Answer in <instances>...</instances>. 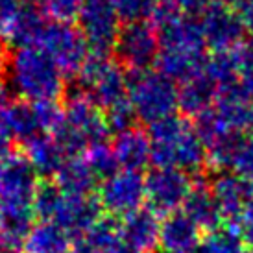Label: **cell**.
<instances>
[{
	"label": "cell",
	"mask_w": 253,
	"mask_h": 253,
	"mask_svg": "<svg viewBox=\"0 0 253 253\" xmlns=\"http://www.w3.org/2000/svg\"><path fill=\"white\" fill-rule=\"evenodd\" d=\"M36 220L61 227L74 242L82 240L104 216L96 194L74 196L59 190L54 181H41L34 198Z\"/></svg>",
	"instance_id": "cell-1"
},
{
	"label": "cell",
	"mask_w": 253,
	"mask_h": 253,
	"mask_svg": "<svg viewBox=\"0 0 253 253\" xmlns=\"http://www.w3.org/2000/svg\"><path fill=\"white\" fill-rule=\"evenodd\" d=\"M96 200L104 214L115 220L139 211L146 202L144 174L135 170H117L104 181H100L96 189Z\"/></svg>",
	"instance_id": "cell-2"
},
{
	"label": "cell",
	"mask_w": 253,
	"mask_h": 253,
	"mask_svg": "<svg viewBox=\"0 0 253 253\" xmlns=\"http://www.w3.org/2000/svg\"><path fill=\"white\" fill-rule=\"evenodd\" d=\"M194 179L177 169H154L144 176V207L165 218L181 211L185 200L192 190Z\"/></svg>",
	"instance_id": "cell-3"
},
{
	"label": "cell",
	"mask_w": 253,
	"mask_h": 253,
	"mask_svg": "<svg viewBox=\"0 0 253 253\" xmlns=\"http://www.w3.org/2000/svg\"><path fill=\"white\" fill-rule=\"evenodd\" d=\"M204 233L181 211L161 218L157 252L159 253H204Z\"/></svg>",
	"instance_id": "cell-4"
},
{
	"label": "cell",
	"mask_w": 253,
	"mask_h": 253,
	"mask_svg": "<svg viewBox=\"0 0 253 253\" xmlns=\"http://www.w3.org/2000/svg\"><path fill=\"white\" fill-rule=\"evenodd\" d=\"M119 237L129 250L135 253H155L161 218L142 207L139 211L117 220Z\"/></svg>",
	"instance_id": "cell-5"
},
{
	"label": "cell",
	"mask_w": 253,
	"mask_h": 253,
	"mask_svg": "<svg viewBox=\"0 0 253 253\" xmlns=\"http://www.w3.org/2000/svg\"><path fill=\"white\" fill-rule=\"evenodd\" d=\"M209 187L218 211L224 218V224H239L242 212L246 211L248 204L253 200L244 181L235 174H220Z\"/></svg>",
	"instance_id": "cell-6"
},
{
	"label": "cell",
	"mask_w": 253,
	"mask_h": 253,
	"mask_svg": "<svg viewBox=\"0 0 253 253\" xmlns=\"http://www.w3.org/2000/svg\"><path fill=\"white\" fill-rule=\"evenodd\" d=\"M181 212L204 235L209 231H214L220 225H224V218L218 211L211 187L207 183L200 181V179H194L192 190L189 192V196L183 204Z\"/></svg>",
	"instance_id": "cell-7"
},
{
	"label": "cell",
	"mask_w": 253,
	"mask_h": 253,
	"mask_svg": "<svg viewBox=\"0 0 253 253\" xmlns=\"http://www.w3.org/2000/svg\"><path fill=\"white\" fill-rule=\"evenodd\" d=\"M71 253H135L120 240L117 220L109 216L100 218V222L82 240H78Z\"/></svg>",
	"instance_id": "cell-8"
},
{
	"label": "cell",
	"mask_w": 253,
	"mask_h": 253,
	"mask_svg": "<svg viewBox=\"0 0 253 253\" xmlns=\"http://www.w3.org/2000/svg\"><path fill=\"white\" fill-rule=\"evenodd\" d=\"M74 244L76 242L61 227L37 220L24 240L22 253H71Z\"/></svg>",
	"instance_id": "cell-9"
},
{
	"label": "cell",
	"mask_w": 253,
	"mask_h": 253,
	"mask_svg": "<svg viewBox=\"0 0 253 253\" xmlns=\"http://www.w3.org/2000/svg\"><path fill=\"white\" fill-rule=\"evenodd\" d=\"M54 183L65 194L74 196H94L100 185L85 159H67L54 177Z\"/></svg>",
	"instance_id": "cell-10"
},
{
	"label": "cell",
	"mask_w": 253,
	"mask_h": 253,
	"mask_svg": "<svg viewBox=\"0 0 253 253\" xmlns=\"http://www.w3.org/2000/svg\"><path fill=\"white\" fill-rule=\"evenodd\" d=\"M204 253H250L237 225L224 224L204 235Z\"/></svg>",
	"instance_id": "cell-11"
},
{
	"label": "cell",
	"mask_w": 253,
	"mask_h": 253,
	"mask_svg": "<svg viewBox=\"0 0 253 253\" xmlns=\"http://www.w3.org/2000/svg\"><path fill=\"white\" fill-rule=\"evenodd\" d=\"M59 148L52 146V144H44V142H34L30 146L28 161L39 177L54 179L57 172L61 170L67 157H65V154Z\"/></svg>",
	"instance_id": "cell-12"
},
{
	"label": "cell",
	"mask_w": 253,
	"mask_h": 253,
	"mask_svg": "<svg viewBox=\"0 0 253 253\" xmlns=\"http://www.w3.org/2000/svg\"><path fill=\"white\" fill-rule=\"evenodd\" d=\"M119 169L142 172L150 161V146L141 137H126L119 142L115 150Z\"/></svg>",
	"instance_id": "cell-13"
},
{
	"label": "cell",
	"mask_w": 253,
	"mask_h": 253,
	"mask_svg": "<svg viewBox=\"0 0 253 253\" xmlns=\"http://www.w3.org/2000/svg\"><path fill=\"white\" fill-rule=\"evenodd\" d=\"M85 163H87V167L91 169V172L96 176L98 181H104L106 177H109L117 170H120L115 154H111L109 150L102 146L92 148L91 152L87 154V157H85Z\"/></svg>",
	"instance_id": "cell-14"
},
{
	"label": "cell",
	"mask_w": 253,
	"mask_h": 253,
	"mask_svg": "<svg viewBox=\"0 0 253 253\" xmlns=\"http://www.w3.org/2000/svg\"><path fill=\"white\" fill-rule=\"evenodd\" d=\"M231 167L235 170V176H239L244 181V185H246L248 190L252 192L253 196V152L237 154Z\"/></svg>",
	"instance_id": "cell-15"
},
{
	"label": "cell",
	"mask_w": 253,
	"mask_h": 253,
	"mask_svg": "<svg viewBox=\"0 0 253 253\" xmlns=\"http://www.w3.org/2000/svg\"><path fill=\"white\" fill-rule=\"evenodd\" d=\"M237 227H239L240 237L244 239L250 253H253V200L248 204L246 211L242 212V216H240Z\"/></svg>",
	"instance_id": "cell-16"
}]
</instances>
